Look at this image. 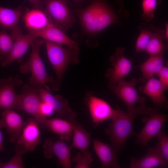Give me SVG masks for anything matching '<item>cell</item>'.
Returning <instances> with one entry per match:
<instances>
[{
    "label": "cell",
    "instance_id": "obj_2",
    "mask_svg": "<svg viewBox=\"0 0 168 168\" xmlns=\"http://www.w3.org/2000/svg\"><path fill=\"white\" fill-rule=\"evenodd\" d=\"M49 60L57 75L56 80L51 83L53 90L59 89V85L68 65L70 63L78 61V50L68 47L64 48L62 44L44 40Z\"/></svg>",
    "mask_w": 168,
    "mask_h": 168
},
{
    "label": "cell",
    "instance_id": "obj_16",
    "mask_svg": "<svg viewBox=\"0 0 168 168\" xmlns=\"http://www.w3.org/2000/svg\"><path fill=\"white\" fill-rule=\"evenodd\" d=\"M93 2L98 33L111 24L119 23L117 15L104 1L94 0Z\"/></svg>",
    "mask_w": 168,
    "mask_h": 168
},
{
    "label": "cell",
    "instance_id": "obj_11",
    "mask_svg": "<svg viewBox=\"0 0 168 168\" xmlns=\"http://www.w3.org/2000/svg\"><path fill=\"white\" fill-rule=\"evenodd\" d=\"M86 101L92 121L96 127L105 120L112 119L115 114L116 109L102 99L90 96Z\"/></svg>",
    "mask_w": 168,
    "mask_h": 168
},
{
    "label": "cell",
    "instance_id": "obj_10",
    "mask_svg": "<svg viewBox=\"0 0 168 168\" xmlns=\"http://www.w3.org/2000/svg\"><path fill=\"white\" fill-rule=\"evenodd\" d=\"M64 141L60 137L55 141L50 138L47 139L43 145V152L47 159L52 158L54 155L56 156L63 168H70L71 167L70 150L72 148Z\"/></svg>",
    "mask_w": 168,
    "mask_h": 168
},
{
    "label": "cell",
    "instance_id": "obj_37",
    "mask_svg": "<svg viewBox=\"0 0 168 168\" xmlns=\"http://www.w3.org/2000/svg\"><path fill=\"white\" fill-rule=\"evenodd\" d=\"M165 29L164 30V40L166 43V47L167 44H168V24L167 22H166L165 24Z\"/></svg>",
    "mask_w": 168,
    "mask_h": 168
},
{
    "label": "cell",
    "instance_id": "obj_30",
    "mask_svg": "<svg viewBox=\"0 0 168 168\" xmlns=\"http://www.w3.org/2000/svg\"><path fill=\"white\" fill-rule=\"evenodd\" d=\"M15 154L8 162L3 163L0 160V168H23L22 155L27 152L22 144H16L14 148Z\"/></svg>",
    "mask_w": 168,
    "mask_h": 168
},
{
    "label": "cell",
    "instance_id": "obj_17",
    "mask_svg": "<svg viewBox=\"0 0 168 168\" xmlns=\"http://www.w3.org/2000/svg\"><path fill=\"white\" fill-rule=\"evenodd\" d=\"M166 161L157 148H149L147 154L139 158H132L130 161L131 168H152L157 167H166Z\"/></svg>",
    "mask_w": 168,
    "mask_h": 168
},
{
    "label": "cell",
    "instance_id": "obj_18",
    "mask_svg": "<svg viewBox=\"0 0 168 168\" xmlns=\"http://www.w3.org/2000/svg\"><path fill=\"white\" fill-rule=\"evenodd\" d=\"M76 114L72 112L66 118L73 126V134L72 148L75 147L82 153H84L90 144L91 134L86 131L76 119Z\"/></svg>",
    "mask_w": 168,
    "mask_h": 168
},
{
    "label": "cell",
    "instance_id": "obj_14",
    "mask_svg": "<svg viewBox=\"0 0 168 168\" xmlns=\"http://www.w3.org/2000/svg\"><path fill=\"white\" fill-rule=\"evenodd\" d=\"M39 124L33 117L29 118L26 122L20 137L16 144H22L26 151L32 152L39 144L40 141Z\"/></svg>",
    "mask_w": 168,
    "mask_h": 168
},
{
    "label": "cell",
    "instance_id": "obj_32",
    "mask_svg": "<svg viewBox=\"0 0 168 168\" xmlns=\"http://www.w3.org/2000/svg\"><path fill=\"white\" fill-rule=\"evenodd\" d=\"M93 160L91 152L88 150L83 153L78 152L72 159V161L76 163V168H89V165Z\"/></svg>",
    "mask_w": 168,
    "mask_h": 168
},
{
    "label": "cell",
    "instance_id": "obj_31",
    "mask_svg": "<svg viewBox=\"0 0 168 168\" xmlns=\"http://www.w3.org/2000/svg\"><path fill=\"white\" fill-rule=\"evenodd\" d=\"M162 0H142V20L147 22L150 21L154 17V12L157 6L160 4Z\"/></svg>",
    "mask_w": 168,
    "mask_h": 168
},
{
    "label": "cell",
    "instance_id": "obj_35",
    "mask_svg": "<svg viewBox=\"0 0 168 168\" xmlns=\"http://www.w3.org/2000/svg\"><path fill=\"white\" fill-rule=\"evenodd\" d=\"M54 110L51 105L46 102L41 101L40 105V111L43 116L45 117L51 116Z\"/></svg>",
    "mask_w": 168,
    "mask_h": 168
},
{
    "label": "cell",
    "instance_id": "obj_20",
    "mask_svg": "<svg viewBox=\"0 0 168 168\" xmlns=\"http://www.w3.org/2000/svg\"><path fill=\"white\" fill-rule=\"evenodd\" d=\"M94 150L101 163L102 168H119L117 152L111 145L104 143L98 139L93 140Z\"/></svg>",
    "mask_w": 168,
    "mask_h": 168
},
{
    "label": "cell",
    "instance_id": "obj_29",
    "mask_svg": "<svg viewBox=\"0 0 168 168\" xmlns=\"http://www.w3.org/2000/svg\"><path fill=\"white\" fill-rule=\"evenodd\" d=\"M14 43L11 35L4 30L0 31V61H4L10 54Z\"/></svg>",
    "mask_w": 168,
    "mask_h": 168
},
{
    "label": "cell",
    "instance_id": "obj_7",
    "mask_svg": "<svg viewBox=\"0 0 168 168\" xmlns=\"http://www.w3.org/2000/svg\"><path fill=\"white\" fill-rule=\"evenodd\" d=\"M11 30V35L14 40V43L10 54L1 63V66L3 67L9 65L15 60L19 62H21L29 46L37 38L29 33L23 35L21 29L18 26Z\"/></svg>",
    "mask_w": 168,
    "mask_h": 168
},
{
    "label": "cell",
    "instance_id": "obj_19",
    "mask_svg": "<svg viewBox=\"0 0 168 168\" xmlns=\"http://www.w3.org/2000/svg\"><path fill=\"white\" fill-rule=\"evenodd\" d=\"M49 90L41 86L39 93L41 100L51 105L58 116L67 118L72 112L67 100L59 95H53Z\"/></svg>",
    "mask_w": 168,
    "mask_h": 168
},
{
    "label": "cell",
    "instance_id": "obj_38",
    "mask_svg": "<svg viewBox=\"0 0 168 168\" xmlns=\"http://www.w3.org/2000/svg\"><path fill=\"white\" fill-rule=\"evenodd\" d=\"M2 134L1 131L0 130V152H1L3 150V148L2 146Z\"/></svg>",
    "mask_w": 168,
    "mask_h": 168
},
{
    "label": "cell",
    "instance_id": "obj_33",
    "mask_svg": "<svg viewBox=\"0 0 168 168\" xmlns=\"http://www.w3.org/2000/svg\"><path fill=\"white\" fill-rule=\"evenodd\" d=\"M157 141L155 147L161 153L165 160L168 162V137L164 131H161L157 136Z\"/></svg>",
    "mask_w": 168,
    "mask_h": 168
},
{
    "label": "cell",
    "instance_id": "obj_9",
    "mask_svg": "<svg viewBox=\"0 0 168 168\" xmlns=\"http://www.w3.org/2000/svg\"><path fill=\"white\" fill-rule=\"evenodd\" d=\"M149 116L142 130L136 134V142L143 147L147 146L149 140L157 137L168 118L167 115L159 113L157 111Z\"/></svg>",
    "mask_w": 168,
    "mask_h": 168
},
{
    "label": "cell",
    "instance_id": "obj_39",
    "mask_svg": "<svg viewBox=\"0 0 168 168\" xmlns=\"http://www.w3.org/2000/svg\"><path fill=\"white\" fill-rule=\"evenodd\" d=\"M65 0L66 1L67 0ZM74 0V1L76 2H79L84 0Z\"/></svg>",
    "mask_w": 168,
    "mask_h": 168
},
{
    "label": "cell",
    "instance_id": "obj_5",
    "mask_svg": "<svg viewBox=\"0 0 168 168\" xmlns=\"http://www.w3.org/2000/svg\"><path fill=\"white\" fill-rule=\"evenodd\" d=\"M43 10L56 27L65 33L72 27L75 18L65 0H42Z\"/></svg>",
    "mask_w": 168,
    "mask_h": 168
},
{
    "label": "cell",
    "instance_id": "obj_12",
    "mask_svg": "<svg viewBox=\"0 0 168 168\" xmlns=\"http://www.w3.org/2000/svg\"><path fill=\"white\" fill-rule=\"evenodd\" d=\"M22 81L18 74L6 79L0 78V109L4 110L13 108L18 95L14 91L16 85H21Z\"/></svg>",
    "mask_w": 168,
    "mask_h": 168
},
{
    "label": "cell",
    "instance_id": "obj_3",
    "mask_svg": "<svg viewBox=\"0 0 168 168\" xmlns=\"http://www.w3.org/2000/svg\"><path fill=\"white\" fill-rule=\"evenodd\" d=\"M44 44V40L38 37L36 39L31 45L32 50L29 59L20 66L19 70L24 74L30 72L31 76L29 79V84L41 85L46 89H49L45 84L47 82L51 83L53 79L47 74L40 54V48Z\"/></svg>",
    "mask_w": 168,
    "mask_h": 168
},
{
    "label": "cell",
    "instance_id": "obj_36",
    "mask_svg": "<svg viewBox=\"0 0 168 168\" xmlns=\"http://www.w3.org/2000/svg\"><path fill=\"white\" fill-rule=\"evenodd\" d=\"M33 8L43 10L44 5L42 0H28Z\"/></svg>",
    "mask_w": 168,
    "mask_h": 168
},
{
    "label": "cell",
    "instance_id": "obj_27",
    "mask_svg": "<svg viewBox=\"0 0 168 168\" xmlns=\"http://www.w3.org/2000/svg\"><path fill=\"white\" fill-rule=\"evenodd\" d=\"M163 40H164V30L158 27L154 28L152 37L145 51L150 56L161 53L164 47Z\"/></svg>",
    "mask_w": 168,
    "mask_h": 168
},
{
    "label": "cell",
    "instance_id": "obj_15",
    "mask_svg": "<svg viewBox=\"0 0 168 168\" xmlns=\"http://www.w3.org/2000/svg\"><path fill=\"white\" fill-rule=\"evenodd\" d=\"M28 33L37 37H40L44 40L64 44L70 48L79 50L77 43L69 38L64 32L54 25L40 30H28Z\"/></svg>",
    "mask_w": 168,
    "mask_h": 168
},
{
    "label": "cell",
    "instance_id": "obj_26",
    "mask_svg": "<svg viewBox=\"0 0 168 168\" xmlns=\"http://www.w3.org/2000/svg\"><path fill=\"white\" fill-rule=\"evenodd\" d=\"M23 9L21 7L15 9L0 7V27L12 30L17 26Z\"/></svg>",
    "mask_w": 168,
    "mask_h": 168
},
{
    "label": "cell",
    "instance_id": "obj_24",
    "mask_svg": "<svg viewBox=\"0 0 168 168\" xmlns=\"http://www.w3.org/2000/svg\"><path fill=\"white\" fill-rule=\"evenodd\" d=\"M140 90L156 105H161L166 100L164 90L161 83L159 80L153 76L148 80L145 85Z\"/></svg>",
    "mask_w": 168,
    "mask_h": 168
},
{
    "label": "cell",
    "instance_id": "obj_23",
    "mask_svg": "<svg viewBox=\"0 0 168 168\" xmlns=\"http://www.w3.org/2000/svg\"><path fill=\"white\" fill-rule=\"evenodd\" d=\"M76 12L84 33L92 36L98 33L93 2L86 8L77 10Z\"/></svg>",
    "mask_w": 168,
    "mask_h": 168
},
{
    "label": "cell",
    "instance_id": "obj_25",
    "mask_svg": "<svg viewBox=\"0 0 168 168\" xmlns=\"http://www.w3.org/2000/svg\"><path fill=\"white\" fill-rule=\"evenodd\" d=\"M164 53L150 56L145 62L138 66L142 71L143 79L148 80L156 74L164 66Z\"/></svg>",
    "mask_w": 168,
    "mask_h": 168
},
{
    "label": "cell",
    "instance_id": "obj_34",
    "mask_svg": "<svg viewBox=\"0 0 168 168\" xmlns=\"http://www.w3.org/2000/svg\"><path fill=\"white\" fill-rule=\"evenodd\" d=\"M159 78V80L164 90L168 89V68L163 66L156 74Z\"/></svg>",
    "mask_w": 168,
    "mask_h": 168
},
{
    "label": "cell",
    "instance_id": "obj_6",
    "mask_svg": "<svg viewBox=\"0 0 168 168\" xmlns=\"http://www.w3.org/2000/svg\"><path fill=\"white\" fill-rule=\"evenodd\" d=\"M137 83V80L133 78L129 82L123 79L119 81L117 84L110 86L116 96L125 104L128 111L135 110L137 108L135 106L136 103L144 104L145 101L144 97L138 94L135 88Z\"/></svg>",
    "mask_w": 168,
    "mask_h": 168
},
{
    "label": "cell",
    "instance_id": "obj_21",
    "mask_svg": "<svg viewBox=\"0 0 168 168\" xmlns=\"http://www.w3.org/2000/svg\"><path fill=\"white\" fill-rule=\"evenodd\" d=\"M23 20L28 30H40L54 25L44 10L38 9L26 10L23 14Z\"/></svg>",
    "mask_w": 168,
    "mask_h": 168
},
{
    "label": "cell",
    "instance_id": "obj_13",
    "mask_svg": "<svg viewBox=\"0 0 168 168\" xmlns=\"http://www.w3.org/2000/svg\"><path fill=\"white\" fill-rule=\"evenodd\" d=\"M0 128H5L9 136V141L16 142L20 137L26 122L20 116L11 109L5 110L1 113Z\"/></svg>",
    "mask_w": 168,
    "mask_h": 168
},
{
    "label": "cell",
    "instance_id": "obj_28",
    "mask_svg": "<svg viewBox=\"0 0 168 168\" xmlns=\"http://www.w3.org/2000/svg\"><path fill=\"white\" fill-rule=\"evenodd\" d=\"M141 31L136 44L135 53L145 50L154 32V27L152 25L142 23L139 25Z\"/></svg>",
    "mask_w": 168,
    "mask_h": 168
},
{
    "label": "cell",
    "instance_id": "obj_8",
    "mask_svg": "<svg viewBox=\"0 0 168 168\" xmlns=\"http://www.w3.org/2000/svg\"><path fill=\"white\" fill-rule=\"evenodd\" d=\"M124 51L123 47H119L110 58L113 67L108 70L106 74L109 79L110 86L116 84L119 81L123 80L132 69V63L130 60L125 56Z\"/></svg>",
    "mask_w": 168,
    "mask_h": 168
},
{
    "label": "cell",
    "instance_id": "obj_22",
    "mask_svg": "<svg viewBox=\"0 0 168 168\" xmlns=\"http://www.w3.org/2000/svg\"><path fill=\"white\" fill-rule=\"evenodd\" d=\"M40 125L41 128L58 134L60 138L66 141H70L73 136L72 125L67 119L58 118L46 119Z\"/></svg>",
    "mask_w": 168,
    "mask_h": 168
},
{
    "label": "cell",
    "instance_id": "obj_1",
    "mask_svg": "<svg viewBox=\"0 0 168 168\" xmlns=\"http://www.w3.org/2000/svg\"><path fill=\"white\" fill-rule=\"evenodd\" d=\"M116 110L115 114L105 133L110 138L114 150L119 153L128 138L135 134L133 128L136 116L138 114L149 115L153 112V109L147 108L144 104H141L133 111H124L118 105Z\"/></svg>",
    "mask_w": 168,
    "mask_h": 168
},
{
    "label": "cell",
    "instance_id": "obj_4",
    "mask_svg": "<svg viewBox=\"0 0 168 168\" xmlns=\"http://www.w3.org/2000/svg\"><path fill=\"white\" fill-rule=\"evenodd\" d=\"M42 85L26 84L22 88L21 94L18 95L16 103L13 108L24 110L32 115L40 125L46 119L40 111L41 100L39 91Z\"/></svg>",
    "mask_w": 168,
    "mask_h": 168
}]
</instances>
